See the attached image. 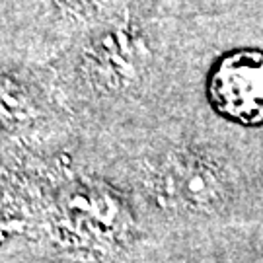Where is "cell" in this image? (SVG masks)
Returning <instances> with one entry per match:
<instances>
[{
  "label": "cell",
  "instance_id": "1",
  "mask_svg": "<svg viewBox=\"0 0 263 263\" xmlns=\"http://www.w3.org/2000/svg\"><path fill=\"white\" fill-rule=\"evenodd\" d=\"M209 98L228 119L263 125V53L240 49L224 55L211 72Z\"/></svg>",
  "mask_w": 263,
  "mask_h": 263
}]
</instances>
